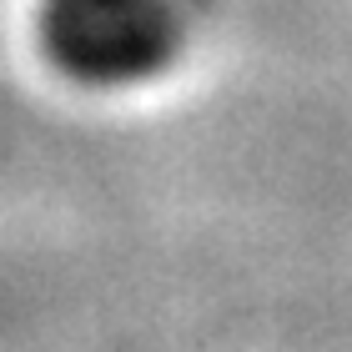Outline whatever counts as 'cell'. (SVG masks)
<instances>
[{
  "instance_id": "cell-1",
  "label": "cell",
  "mask_w": 352,
  "mask_h": 352,
  "mask_svg": "<svg viewBox=\"0 0 352 352\" xmlns=\"http://www.w3.org/2000/svg\"><path fill=\"white\" fill-rule=\"evenodd\" d=\"M186 41L182 0H45L41 45L81 86H136Z\"/></svg>"
}]
</instances>
